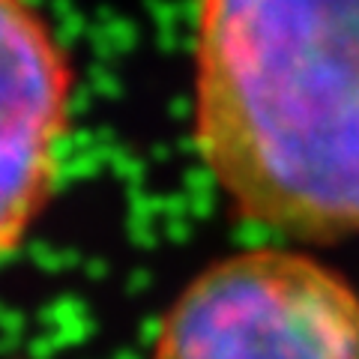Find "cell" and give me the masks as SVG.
Returning <instances> with one entry per match:
<instances>
[{"label":"cell","instance_id":"7a4b0ae2","mask_svg":"<svg viewBox=\"0 0 359 359\" xmlns=\"http://www.w3.org/2000/svg\"><path fill=\"white\" fill-rule=\"evenodd\" d=\"M150 359H359V294L302 252H237L171 302Z\"/></svg>","mask_w":359,"mask_h":359},{"label":"cell","instance_id":"3957f363","mask_svg":"<svg viewBox=\"0 0 359 359\" xmlns=\"http://www.w3.org/2000/svg\"><path fill=\"white\" fill-rule=\"evenodd\" d=\"M75 72L33 0H0V255L18 249L57 183Z\"/></svg>","mask_w":359,"mask_h":359},{"label":"cell","instance_id":"6da1fadb","mask_svg":"<svg viewBox=\"0 0 359 359\" xmlns=\"http://www.w3.org/2000/svg\"><path fill=\"white\" fill-rule=\"evenodd\" d=\"M195 144L231 207L302 240L359 233V0H201Z\"/></svg>","mask_w":359,"mask_h":359}]
</instances>
